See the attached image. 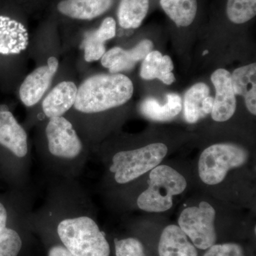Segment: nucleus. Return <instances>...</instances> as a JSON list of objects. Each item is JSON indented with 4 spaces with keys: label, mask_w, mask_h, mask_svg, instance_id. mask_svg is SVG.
Returning a JSON list of instances; mask_svg holds the SVG:
<instances>
[{
    "label": "nucleus",
    "mask_w": 256,
    "mask_h": 256,
    "mask_svg": "<svg viewBox=\"0 0 256 256\" xmlns=\"http://www.w3.org/2000/svg\"><path fill=\"white\" fill-rule=\"evenodd\" d=\"M133 92L132 80L124 74L92 76L80 84L74 107L84 114L102 112L126 104Z\"/></svg>",
    "instance_id": "nucleus-1"
},
{
    "label": "nucleus",
    "mask_w": 256,
    "mask_h": 256,
    "mask_svg": "<svg viewBox=\"0 0 256 256\" xmlns=\"http://www.w3.org/2000/svg\"><path fill=\"white\" fill-rule=\"evenodd\" d=\"M64 246L75 256H109L110 246L105 234L86 216L65 218L57 227Z\"/></svg>",
    "instance_id": "nucleus-2"
},
{
    "label": "nucleus",
    "mask_w": 256,
    "mask_h": 256,
    "mask_svg": "<svg viewBox=\"0 0 256 256\" xmlns=\"http://www.w3.org/2000/svg\"><path fill=\"white\" fill-rule=\"evenodd\" d=\"M148 184V188L138 197V206L154 213L170 210L173 205V196L186 188L185 178L168 165H158L151 170Z\"/></svg>",
    "instance_id": "nucleus-3"
},
{
    "label": "nucleus",
    "mask_w": 256,
    "mask_h": 256,
    "mask_svg": "<svg viewBox=\"0 0 256 256\" xmlns=\"http://www.w3.org/2000/svg\"><path fill=\"white\" fill-rule=\"evenodd\" d=\"M168 151V146L158 142L139 149L119 152L112 158L110 172L114 173L116 182H130L158 166Z\"/></svg>",
    "instance_id": "nucleus-4"
},
{
    "label": "nucleus",
    "mask_w": 256,
    "mask_h": 256,
    "mask_svg": "<svg viewBox=\"0 0 256 256\" xmlns=\"http://www.w3.org/2000/svg\"><path fill=\"white\" fill-rule=\"evenodd\" d=\"M248 159V152L237 144L220 143L208 146L200 156L198 174L208 185L222 182L229 170L239 168Z\"/></svg>",
    "instance_id": "nucleus-5"
},
{
    "label": "nucleus",
    "mask_w": 256,
    "mask_h": 256,
    "mask_svg": "<svg viewBox=\"0 0 256 256\" xmlns=\"http://www.w3.org/2000/svg\"><path fill=\"white\" fill-rule=\"evenodd\" d=\"M216 210L208 202L200 206L188 207L178 217V226L191 239L197 248L206 250L216 242L215 230Z\"/></svg>",
    "instance_id": "nucleus-6"
},
{
    "label": "nucleus",
    "mask_w": 256,
    "mask_h": 256,
    "mask_svg": "<svg viewBox=\"0 0 256 256\" xmlns=\"http://www.w3.org/2000/svg\"><path fill=\"white\" fill-rule=\"evenodd\" d=\"M46 134L48 150L52 156L74 159L82 152V140L73 124L63 116L50 118L46 126Z\"/></svg>",
    "instance_id": "nucleus-7"
},
{
    "label": "nucleus",
    "mask_w": 256,
    "mask_h": 256,
    "mask_svg": "<svg viewBox=\"0 0 256 256\" xmlns=\"http://www.w3.org/2000/svg\"><path fill=\"white\" fill-rule=\"evenodd\" d=\"M58 68V60L52 56L47 65L38 67L26 76L18 92L24 105L31 107L40 102L52 84Z\"/></svg>",
    "instance_id": "nucleus-8"
},
{
    "label": "nucleus",
    "mask_w": 256,
    "mask_h": 256,
    "mask_svg": "<svg viewBox=\"0 0 256 256\" xmlns=\"http://www.w3.org/2000/svg\"><path fill=\"white\" fill-rule=\"evenodd\" d=\"M216 89L212 108V119L225 122L232 118L236 109V99L232 82V74L224 68L217 69L210 77Z\"/></svg>",
    "instance_id": "nucleus-9"
},
{
    "label": "nucleus",
    "mask_w": 256,
    "mask_h": 256,
    "mask_svg": "<svg viewBox=\"0 0 256 256\" xmlns=\"http://www.w3.org/2000/svg\"><path fill=\"white\" fill-rule=\"evenodd\" d=\"M152 48V42L148 40H142L130 50L114 47L102 56L101 64L108 69L110 74L130 70L134 68L138 62L144 60Z\"/></svg>",
    "instance_id": "nucleus-10"
},
{
    "label": "nucleus",
    "mask_w": 256,
    "mask_h": 256,
    "mask_svg": "<svg viewBox=\"0 0 256 256\" xmlns=\"http://www.w3.org/2000/svg\"><path fill=\"white\" fill-rule=\"evenodd\" d=\"M0 146L18 158H24L28 152L26 131L8 110H0Z\"/></svg>",
    "instance_id": "nucleus-11"
},
{
    "label": "nucleus",
    "mask_w": 256,
    "mask_h": 256,
    "mask_svg": "<svg viewBox=\"0 0 256 256\" xmlns=\"http://www.w3.org/2000/svg\"><path fill=\"white\" fill-rule=\"evenodd\" d=\"M28 44V32L22 24L9 16H0V54H18Z\"/></svg>",
    "instance_id": "nucleus-12"
},
{
    "label": "nucleus",
    "mask_w": 256,
    "mask_h": 256,
    "mask_svg": "<svg viewBox=\"0 0 256 256\" xmlns=\"http://www.w3.org/2000/svg\"><path fill=\"white\" fill-rule=\"evenodd\" d=\"M78 88L72 82L57 84L42 102V108L46 117H62L75 104Z\"/></svg>",
    "instance_id": "nucleus-13"
},
{
    "label": "nucleus",
    "mask_w": 256,
    "mask_h": 256,
    "mask_svg": "<svg viewBox=\"0 0 256 256\" xmlns=\"http://www.w3.org/2000/svg\"><path fill=\"white\" fill-rule=\"evenodd\" d=\"M160 256H198L196 247L178 226H168L160 236Z\"/></svg>",
    "instance_id": "nucleus-14"
},
{
    "label": "nucleus",
    "mask_w": 256,
    "mask_h": 256,
    "mask_svg": "<svg viewBox=\"0 0 256 256\" xmlns=\"http://www.w3.org/2000/svg\"><path fill=\"white\" fill-rule=\"evenodd\" d=\"M114 0H62L57 5L58 12L68 18L90 20L107 12Z\"/></svg>",
    "instance_id": "nucleus-15"
},
{
    "label": "nucleus",
    "mask_w": 256,
    "mask_h": 256,
    "mask_svg": "<svg viewBox=\"0 0 256 256\" xmlns=\"http://www.w3.org/2000/svg\"><path fill=\"white\" fill-rule=\"evenodd\" d=\"M232 82L236 95L244 96L249 112L256 114V64L236 69L232 74Z\"/></svg>",
    "instance_id": "nucleus-16"
},
{
    "label": "nucleus",
    "mask_w": 256,
    "mask_h": 256,
    "mask_svg": "<svg viewBox=\"0 0 256 256\" xmlns=\"http://www.w3.org/2000/svg\"><path fill=\"white\" fill-rule=\"evenodd\" d=\"M173 69L174 64L169 56H163L158 50H152L143 60L140 76L144 80L159 79L166 85H171L175 82Z\"/></svg>",
    "instance_id": "nucleus-17"
},
{
    "label": "nucleus",
    "mask_w": 256,
    "mask_h": 256,
    "mask_svg": "<svg viewBox=\"0 0 256 256\" xmlns=\"http://www.w3.org/2000/svg\"><path fill=\"white\" fill-rule=\"evenodd\" d=\"M182 108L181 98L176 94H168L164 105L160 104L154 98H146L140 106L141 114L154 121H168L174 118L181 112Z\"/></svg>",
    "instance_id": "nucleus-18"
},
{
    "label": "nucleus",
    "mask_w": 256,
    "mask_h": 256,
    "mask_svg": "<svg viewBox=\"0 0 256 256\" xmlns=\"http://www.w3.org/2000/svg\"><path fill=\"white\" fill-rule=\"evenodd\" d=\"M210 87L204 82H198L186 92L184 102V114L190 124H195L206 117L203 104L205 98L210 96Z\"/></svg>",
    "instance_id": "nucleus-19"
},
{
    "label": "nucleus",
    "mask_w": 256,
    "mask_h": 256,
    "mask_svg": "<svg viewBox=\"0 0 256 256\" xmlns=\"http://www.w3.org/2000/svg\"><path fill=\"white\" fill-rule=\"evenodd\" d=\"M149 0H120L118 18L124 28H137L140 26L149 10Z\"/></svg>",
    "instance_id": "nucleus-20"
},
{
    "label": "nucleus",
    "mask_w": 256,
    "mask_h": 256,
    "mask_svg": "<svg viewBox=\"0 0 256 256\" xmlns=\"http://www.w3.org/2000/svg\"><path fill=\"white\" fill-rule=\"evenodd\" d=\"M160 5L178 26H188L194 20L196 0H160Z\"/></svg>",
    "instance_id": "nucleus-21"
},
{
    "label": "nucleus",
    "mask_w": 256,
    "mask_h": 256,
    "mask_svg": "<svg viewBox=\"0 0 256 256\" xmlns=\"http://www.w3.org/2000/svg\"><path fill=\"white\" fill-rule=\"evenodd\" d=\"M227 16L237 24L247 22L256 14V0H228Z\"/></svg>",
    "instance_id": "nucleus-22"
},
{
    "label": "nucleus",
    "mask_w": 256,
    "mask_h": 256,
    "mask_svg": "<svg viewBox=\"0 0 256 256\" xmlns=\"http://www.w3.org/2000/svg\"><path fill=\"white\" fill-rule=\"evenodd\" d=\"M22 246L21 237L16 230L8 228L0 230V256H18Z\"/></svg>",
    "instance_id": "nucleus-23"
},
{
    "label": "nucleus",
    "mask_w": 256,
    "mask_h": 256,
    "mask_svg": "<svg viewBox=\"0 0 256 256\" xmlns=\"http://www.w3.org/2000/svg\"><path fill=\"white\" fill-rule=\"evenodd\" d=\"M82 48L84 50V58L87 62L100 60L106 52L105 42L98 38L94 31L86 33Z\"/></svg>",
    "instance_id": "nucleus-24"
},
{
    "label": "nucleus",
    "mask_w": 256,
    "mask_h": 256,
    "mask_svg": "<svg viewBox=\"0 0 256 256\" xmlns=\"http://www.w3.org/2000/svg\"><path fill=\"white\" fill-rule=\"evenodd\" d=\"M116 256H146L142 242L134 238L114 240Z\"/></svg>",
    "instance_id": "nucleus-25"
},
{
    "label": "nucleus",
    "mask_w": 256,
    "mask_h": 256,
    "mask_svg": "<svg viewBox=\"0 0 256 256\" xmlns=\"http://www.w3.org/2000/svg\"><path fill=\"white\" fill-rule=\"evenodd\" d=\"M204 256H246L244 249L238 244H218L208 248Z\"/></svg>",
    "instance_id": "nucleus-26"
},
{
    "label": "nucleus",
    "mask_w": 256,
    "mask_h": 256,
    "mask_svg": "<svg viewBox=\"0 0 256 256\" xmlns=\"http://www.w3.org/2000/svg\"><path fill=\"white\" fill-rule=\"evenodd\" d=\"M94 33L101 41L112 40L116 34V22L114 18H107L101 23L100 28L94 30Z\"/></svg>",
    "instance_id": "nucleus-27"
},
{
    "label": "nucleus",
    "mask_w": 256,
    "mask_h": 256,
    "mask_svg": "<svg viewBox=\"0 0 256 256\" xmlns=\"http://www.w3.org/2000/svg\"><path fill=\"white\" fill-rule=\"evenodd\" d=\"M48 256H75L68 249L62 246L52 247L48 252Z\"/></svg>",
    "instance_id": "nucleus-28"
},
{
    "label": "nucleus",
    "mask_w": 256,
    "mask_h": 256,
    "mask_svg": "<svg viewBox=\"0 0 256 256\" xmlns=\"http://www.w3.org/2000/svg\"><path fill=\"white\" fill-rule=\"evenodd\" d=\"M8 222V212L4 205L0 202V230L6 228Z\"/></svg>",
    "instance_id": "nucleus-29"
},
{
    "label": "nucleus",
    "mask_w": 256,
    "mask_h": 256,
    "mask_svg": "<svg viewBox=\"0 0 256 256\" xmlns=\"http://www.w3.org/2000/svg\"><path fill=\"white\" fill-rule=\"evenodd\" d=\"M214 98L210 96H208L204 101L203 108L205 114H208L212 112V108H213Z\"/></svg>",
    "instance_id": "nucleus-30"
},
{
    "label": "nucleus",
    "mask_w": 256,
    "mask_h": 256,
    "mask_svg": "<svg viewBox=\"0 0 256 256\" xmlns=\"http://www.w3.org/2000/svg\"><path fill=\"white\" fill-rule=\"evenodd\" d=\"M208 50H205V52H204L203 54L205 55V54H206L208 53Z\"/></svg>",
    "instance_id": "nucleus-31"
}]
</instances>
